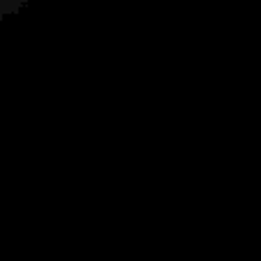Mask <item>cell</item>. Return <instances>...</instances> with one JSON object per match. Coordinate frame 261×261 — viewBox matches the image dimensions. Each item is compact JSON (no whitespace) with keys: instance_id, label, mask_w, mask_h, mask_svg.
Returning <instances> with one entry per match:
<instances>
[{"instance_id":"1","label":"cell","mask_w":261,"mask_h":261,"mask_svg":"<svg viewBox=\"0 0 261 261\" xmlns=\"http://www.w3.org/2000/svg\"><path fill=\"white\" fill-rule=\"evenodd\" d=\"M23 5H25V0H0V16L12 14V12H19Z\"/></svg>"}]
</instances>
